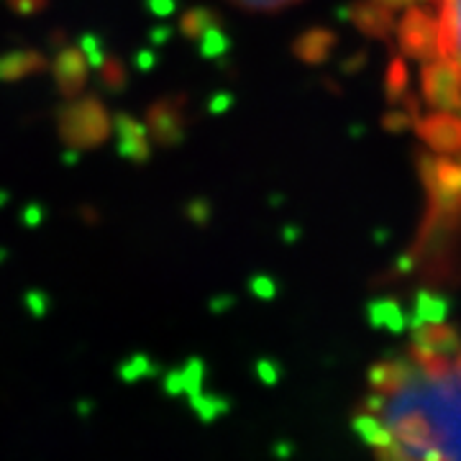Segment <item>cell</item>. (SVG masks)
<instances>
[{
    "instance_id": "obj_9",
    "label": "cell",
    "mask_w": 461,
    "mask_h": 461,
    "mask_svg": "<svg viewBox=\"0 0 461 461\" xmlns=\"http://www.w3.org/2000/svg\"><path fill=\"white\" fill-rule=\"evenodd\" d=\"M290 454H293V446L287 444V441H280V444L275 446V456L280 461L290 459Z\"/></svg>"
},
{
    "instance_id": "obj_10",
    "label": "cell",
    "mask_w": 461,
    "mask_h": 461,
    "mask_svg": "<svg viewBox=\"0 0 461 461\" xmlns=\"http://www.w3.org/2000/svg\"><path fill=\"white\" fill-rule=\"evenodd\" d=\"M90 412H93V402H90V400L77 402V415H80V418H90Z\"/></svg>"
},
{
    "instance_id": "obj_3",
    "label": "cell",
    "mask_w": 461,
    "mask_h": 461,
    "mask_svg": "<svg viewBox=\"0 0 461 461\" xmlns=\"http://www.w3.org/2000/svg\"><path fill=\"white\" fill-rule=\"evenodd\" d=\"M187 402H190V411L198 415V420L203 426H211V423H215L218 418H223L230 411V402L226 397L205 393V390L198 393V395L187 397Z\"/></svg>"
},
{
    "instance_id": "obj_8",
    "label": "cell",
    "mask_w": 461,
    "mask_h": 461,
    "mask_svg": "<svg viewBox=\"0 0 461 461\" xmlns=\"http://www.w3.org/2000/svg\"><path fill=\"white\" fill-rule=\"evenodd\" d=\"M257 375H259V379H262V384H277V369H275V364L272 362H259V366H257Z\"/></svg>"
},
{
    "instance_id": "obj_5",
    "label": "cell",
    "mask_w": 461,
    "mask_h": 461,
    "mask_svg": "<svg viewBox=\"0 0 461 461\" xmlns=\"http://www.w3.org/2000/svg\"><path fill=\"white\" fill-rule=\"evenodd\" d=\"M157 375V369L149 364L147 357H133L131 362L123 364L121 369H118V377H121V382H139L141 377H154Z\"/></svg>"
},
{
    "instance_id": "obj_7",
    "label": "cell",
    "mask_w": 461,
    "mask_h": 461,
    "mask_svg": "<svg viewBox=\"0 0 461 461\" xmlns=\"http://www.w3.org/2000/svg\"><path fill=\"white\" fill-rule=\"evenodd\" d=\"M162 390L169 397H182L185 395V387H182V375L180 372H167L162 377Z\"/></svg>"
},
{
    "instance_id": "obj_6",
    "label": "cell",
    "mask_w": 461,
    "mask_h": 461,
    "mask_svg": "<svg viewBox=\"0 0 461 461\" xmlns=\"http://www.w3.org/2000/svg\"><path fill=\"white\" fill-rule=\"evenodd\" d=\"M233 5L244 8V11H259V14H272V11H282L287 5H293L297 0H229Z\"/></svg>"
},
{
    "instance_id": "obj_2",
    "label": "cell",
    "mask_w": 461,
    "mask_h": 461,
    "mask_svg": "<svg viewBox=\"0 0 461 461\" xmlns=\"http://www.w3.org/2000/svg\"><path fill=\"white\" fill-rule=\"evenodd\" d=\"M354 433L362 438L364 444L372 446V448H384V446L395 444V436L393 430L387 429V423L375 415V412H364V415H357L354 423H351Z\"/></svg>"
},
{
    "instance_id": "obj_4",
    "label": "cell",
    "mask_w": 461,
    "mask_h": 461,
    "mask_svg": "<svg viewBox=\"0 0 461 461\" xmlns=\"http://www.w3.org/2000/svg\"><path fill=\"white\" fill-rule=\"evenodd\" d=\"M182 375V387H185V397H193L203 393V384H205V366L200 359H190L180 369Z\"/></svg>"
},
{
    "instance_id": "obj_1",
    "label": "cell",
    "mask_w": 461,
    "mask_h": 461,
    "mask_svg": "<svg viewBox=\"0 0 461 461\" xmlns=\"http://www.w3.org/2000/svg\"><path fill=\"white\" fill-rule=\"evenodd\" d=\"M393 21L397 75L411 87L420 131L441 154H461V0H377Z\"/></svg>"
},
{
    "instance_id": "obj_11",
    "label": "cell",
    "mask_w": 461,
    "mask_h": 461,
    "mask_svg": "<svg viewBox=\"0 0 461 461\" xmlns=\"http://www.w3.org/2000/svg\"><path fill=\"white\" fill-rule=\"evenodd\" d=\"M441 461H451V459H448V456H444V459H441Z\"/></svg>"
}]
</instances>
